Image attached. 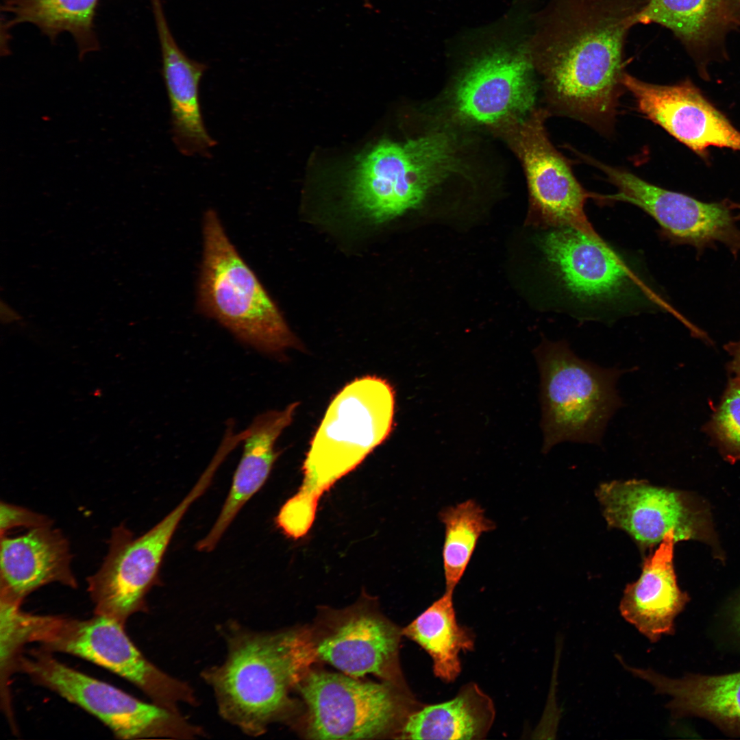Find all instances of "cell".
Returning a JSON list of instances; mask_svg holds the SVG:
<instances>
[{
    "label": "cell",
    "mask_w": 740,
    "mask_h": 740,
    "mask_svg": "<svg viewBox=\"0 0 740 740\" xmlns=\"http://www.w3.org/2000/svg\"><path fill=\"white\" fill-rule=\"evenodd\" d=\"M649 682L656 693L671 697L667 707L676 716L706 718L740 734V671L722 675L689 674L671 678L650 669L624 665Z\"/></svg>",
    "instance_id": "23"
},
{
    "label": "cell",
    "mask_w": 740,
    "mask_h": 740,
    "mask_svg": "<svg viewBox=\"0 0 740 740\" xmlns=\"http://www.w3.org/2000/svg\"><path fill=\"white\" fill-rule=\"evenodd\" d=\"M203 241L199 312L258 351L279 354L298 347L299 342L276 304L240 256L212 209L204 216Z\"/></svg>",
    "instance_id": "4"
},
{
    "label": "cell",
    "mask_w": 740,
    "mask_h": 740,
    "mask_svg": "<svg viewBox=\"0 0 740 740\" xmlns=\"http://www.w3.org/2000/svg\"><path fill=\"white\" fill-rule=\"evenodd\" d=\"M622 83L641 114L702 159L711 147L740 151V132L690 79L661 85L625 73Z\"/></svg>",
    "instance_id": "16"
},
{
    "label": "cell",
    "mask_w": 740,
    "mask_h": 740,
    "mask_svg": "<svg viewBox=\"0 0 740 740\" xmlns=\"http://www.w3.org/2000/svg\"><path fill=\"white\" fill-rule=\"evenodd\" d=\"M460 71L450 108L460 123L494 127L503 133L536 108V71L528 39L493 40Z\"/></svg>",
    "instance_id": "8"
},
{
    "label": "cell",
    "mask_w": 740,
    "mask_h": 740,
    "mask_svg": "<svg viewBox=\"0 0 740 740\" xmlns=\"http://www.w3.org/2000/svg\"><path fill=\"white\" fill-rule=\"evenodd\" d=\"M455 137L447 132L379 142L354 169L352 206L378 224L417 208L432 188L461 170Z\"/></svg>",
    "instance_id": "6"
},
{
    "label": "cell",
    "mask_w": 740,
    "mask_h": 740,
    "mask_svg": "<svg viewBox=\"0 0 740 740\" xmlns=\"http://www.w3.org/2000/svg\"><path fill=\"white\" fill-rule=\"evenodd\" d=\"M395 404L391 384L375 376L354 380L334 397L310 443L301 485L276 517L278 526L287 536L298 539L306 535L322 495L388 437Z\"/></svg>",
    "instance_id": "2"
},
{
    "label": "cell",
    "mask_w": 740,
    "mask_h": 740,
    "mask_svg": "<svg viewBox=\"0 0 740 740\" xmlns=\"http://www.w3.org/2000/svg\"><path fill=\"white\" fill-rule=\"evenodd\" d=\"M399 635L376 615L356 612L319 639L314 653L349 676L373 674L401 683L398 664Z\"/></svg>",
    "instance_id": "19"
},
{
    "label": "cell",
    "mask_w": 740,
    "mask_h": 740,
    "mask_svg": "<svg viewBox=\"0 0 740 740\" xmlns=\"http://www.w3.org/2000/svg\"><path fill=\"white\" fill-rule=\"evenodd\" d=\"M495 717L493 700L475 682L463 685L452 699L422 706L406 719L404 739L476 740L484 739Z\"/></svg>",
    "instance_id": "24"
},
{
    "label": "cell",
    "mask_w": 740,
    "mask_h": 740,
    "mask_svg": "<svg viewBox=\"0 0 740 740\" xmlns=\"http://www.w3.org/2000/svg\"><path fill=\"white\" fill-rule=\"evenodd\" d=\"M541 374L543 452L563 441L599 443L621 406V373L577 356L565 341L543 342L534 352Z\"/></svg>",
    "instance_id": "7"
},
{
    "label": "cell",
    "mask_w": 740,
    "mask_h": 740,
    "mask_svg": "<svg viewBox=\"0 0 740 740\" xmlns=\"http://www.w3.org/2000/svg\"><path fill=\"white\" fill-rule=\"evenodd\" d=\"M206 468L182 502L160 522L135 537L123 523L114 527L108 552L97 571L87 578L95 615L125 626L128 618L143 609L145 597L158 579L169 543L190 506L207 490L214 476Z\"/></svg>",
    "instance_id": "9"
},
{
    "label": "cell",
    "mask_w": 740,
    "mask_h": 740,
    "mask_svg": "<svg viewBox=\"0 0 740 740\" xmlns=\"http://www.w3.org/2000/svg\"><path fill=\"white\" fill-rule=\"evenodd\" d=\"M734 1H735V3H736L737 8H738L739 12V14H740V0H734Z\"/></svg>",
    "instance_id": "34"
},
{
    "label": "cell",
    "mask_w": 740,
    "mask_h": 740,
    "mask_svg": "<svg viewBox=\"0 0 740 740\" xmlns=\"http://www.w3.org/2000/svg\"><path fill=\"white\" fill-rule=\"evenodd\" d=\"M300 691L308 708V735L314 739L374 738L419 709L388 685L338 674L310 672Z\"/></svg>",
    "instance_id": "12"
},
{
    "label": "cell",
    "mask_w": 740,
    "mask_h": 740,
    "mask_svg": "<svg viewBox=\"0 0 740 740\" xmlns=\"http://www.w3.org/2000/svg\"><path fill=\"white\" fill-rule=\"evenodd\" d=\"M737 219L738 221H740V204L737 205Z\"/></svg>",
    "instance_id": "33"
},
{
    "label": "cell",
    "mask_w": 740,
    "mask_h": 740,
    "mask_svg": "<svg viewBox=\"0 0 740 740\" xmlns=\"http://www.w3.org/2000/svg\"><path fill=\"white\" fill-rule=\"evenodd\" d=\"M21 622L25 643H38L46 651L74 655L108 669L136 686L154 703L168 708L170 701L187 697L182 695L187 689L150 663L124 626L114 619L99 615L79 619L23 611Z\"/></svg>",
    "instance_id": "10"
},
{
    "label": "cell",
    "mask_w": 740,
    "mask_h": 740,
    "mask_svg": "<svg viewBox=\"0 0 740 740\" xmlns=\"http://www.w3.org/2000/svg\"><path fill=\"white\" fill-rule=\"evenodd\" d=\"M366 5H369V0H364Z\"/></svg>",
    "instance_id": "35"
},
{
    "label": "cell",
    "mask_w": 740,
    "mask_h": 740,
    "mask_svg": "<svg viewBox=\"0 0 740 740\" xmlns=\"http://www.w3.org/2000/svg\"><path fill=\"white\" fill-rule=\"evenodd\" d=\"M703 431L722 455L735 463L740 459V381L730 378Z\"/></svg>",
    "instance_id": "28"
},
{
    "label": "cell",
    "mask_w": 740,
    "mask_h": 740,
    "mask_svg": "<svg viewBox=\"0 0 740 740\" xmlns=\"http://www.w3.org/2000/svg\"><path fill=\"white\" fill-rule=\"evenodd\" d=\"M14 671L54 691L90 713L121 739L169 735L171 715L167 708L141 701L125 691L75 670L43 649L20 654Z\"/></svg>",
    "instance_id": "13"
},
{
    "label": "cell",
    "mask_w": 740,
    "mask_h": 740,
    "mask_svg": "<svg viewBox=\"0 0 740 740\" xmlns=\"http://www.w3.org/2000/svg\"><path fill=\"white\" fill-rule=\"evenodd\" d=\"M648 1H551L528 38L549 113L613 136L625 90L626 36Z\"/></svg>",
    "instance_id": "1"
},
{
    "label": "cell",
    "mask_w": 740,
    "mask_h": 740,
    "mask_svg": "<svg viewBox=\"0 0 740 740\" xmlns=\"http://www.w3.org/2000/svg\"><path fill=\"white\" fill-rule=\"evenodd\" d=\"M453 593L445 591L402 630L430 656L434 676L445 682L460 675V652L472 651L475 645L471 630L458 623Z\"/></svg>",
    "instance_id": "26"
},
{
    "label": "cell",
    "mask_w": 740,
    "mask_h": 740,
    "mask_svg": "<svg viewBox=\"0 0 740 740\" xmlns=\"http://www.w3.org/2000/svg\"><path fill=\"white\" fill-rule=\"evenodd\" d=\"M580 159L602 171L617 189L603 195V203L622 201L632 204L651 216L659 225L661 236L673 245L693 247L699 258L717 243L728 248L733 257L740 252V229L732 206L726 199L704 202L688 195L651 184L631 171L613 166L582 153Z\"/></svg>",
    "instance_id": "11"
},
{
    "label": "cell",
    "mask_w": 740,
    "mask_h": 740,
    "mask_svg": "<svg viewBox=\"0 0 740 740\" xmlns=\"http://www.w3.org/2000/svg\"><path fill=\"white\" fill-rule=\"evenodd\" d=\"M314 654L301 635L240 634L210 674L223 717L249 735L263 732L285 708L288 691Z\"/></svg>",
    "instance_id": "5"
},
{
    "label": "cell",
    "mask_w": 740,
    "mask_h": 740,
    "mask_svg": "<svg viewBox=\"0 0 740 740\" xmlns=\"http://www.w3.org/2000/svg\"><path fill=\"white\" fill-rule=\"evenodd\" d=\"M20 319L21 317L15 310L3 301L1 302V320L3 323H12Z\"/></svg>",
    "instance_id": "31"
},
{
    "label": "cell",
    "mask_w": 740,
    "mask_h": 740,
    "mask_svg": "<svg viewBox=\"0 0 740 740\" xmlns=\"http://www.w3.org/2000/svg\"><path fill=\"white\" fill-rule=\"evenodd\" d=\"M52 523L49 517L27 508L3 501L0 503L1 536L15 528L24 527L30 530L52 526Z\"/></svg>",
    "instance_id": "29"
},
{
    "label": "cell",
    "mask_w": 740,
    "mask_h": 740,
    "mask_svg": "<svg viewBox=\"0 0 740 740\" xmlns=\"http://www.w3.org/2000/svg\"><path fill=\"white\" fill-rule=\"evenodd\" d=\"M297 403L257 416L248 427L241 459L221 510L208 533L197 543L199 552L213 550L243 506L262 488L279 456L275 444L291 423Z\"/></svg>",
    "instance_id": "22"
},
{
    "label": "cell",
    "mask_w": 740,
    "mask_h": 740,
    "mask_svg": "<svg viewBox=\"0 0 740 740\" xmlns=\"http://www.w3.org/2000/svg\"><path fill=\"white\" fill-rule=\"evenodd\" d=\"M724 348L732 358L727 365L730 378L740 381V339L728 343L724 345Z\"/></svg>",
    "instance_id": "30"
},
{
    "label": "cell",
    "mask_w": 740,
    "mask_h": 740,
    "mask_svg": "<svg viewBox=\"0 0 740 740\" xmlns=\"http://www.w3.org/2000/svg\"><path fill=\"white\" fill-rule=\"evenodd\" d=\"M549 114L547 110L535 108L503 133L522 163L532 208L550 227L569 226L600 238L584 211L587 200L597 201L599 194L582 186L569 160L552 145L545 125Z\"/></svg>",
    "instance_id": "15"
},
{
    "label": "cell",
    "mask_w": 740,
    "mask_h": 740,
    "mask_svg": "<svg viewBox=\"0 0 740 740\" xmlns=\"http://www.w3.org/2000/svg\"><path fill=\"white\" fill-rule=\"evenodd\" d=\"M595 495L608 526L626 532L644 558L671 530L676 542L712 541L706 514L684 493L632 479L602 483Z\"/></svg>",
    "instance_id": "14"
},
{
    "label": "cell",
    "mask_w": 740,
    "mask_h": 740,
    "mask_svg": "<svg viewBox=\"0 0 740 740\" xmlns=\"http://www.w3.org/2000/svg\"><path fill=\"white\" fill-rule=\"evenodd\" d=\"M675 533H666L658 547L643 560L639 579L626 585L621 616L652 643L673 634L675 619L689 600L678 584L674 567Z\"/></svg>",
    "instance_id": "20"
},
{
    "label": "cell",
    "mask_w": 740,
    "mask_h": 740,
    "mask_svg": "<svg viewBox=\"0 0 740 740\" xmlns=\"http://www.w3.org/2000/svg\"><path fill=\"white\" fill-rule=\"evenodd\" d=\"M0 598L21 604L41 587L58 582L77 587L67 539L51 526L21 536H1Z\"/></svg>",
    "instance_id": "18"
},
{
    "label": "cell",
    "mask_w": 740,
    "mask_h": 740,
    "mask_svg": "<svg viewBox=\"0 0 740 740\" xmlns=\"http://www.w3.org/2000/svg\"><path fill=\"white\" fill-rule=\"evenodd\" d=\"M539 243L565 312L586 319L634 313L643 307L675 312L602 237L554 226Z\"/></svg>",
    "instance_id": "3"
},
{
    "label": "cell",
    "mask_w": 740,
    "mask_h": 740,
    "mask_svg": "<svg viewBox=\"0 0 740 740\" xmlns=\"http://www.w3.org/2000/svg\"><path fill=\"white\" fill-rule=\"evenodd\" d=\"M99 0H3L1 23L5 36L21 24L37 27L54 42L67 33L73 38L80 60L100 49L95 29Z\"/></svg>",
    "instance_id": "25"
},
{
    "label": "cell",
    "mask_w": 740,
    "mask_h": 740,
    "mask_svg": "<svg viewBox=\"0 0 740 740\" xmlns=\"http://www.w3.org/2000/svg\"><path fill=\"white\" fill-rule=\"evenodd\" d=\"M652 23L670 29L708 79L707 65L721 56L726 34L740 25V14L734 0H648L636 23Z\"/></svg>",
    "instance_id": "21"
},
{
    "label": "cell",
    "mask_w": 740,
    "mask_h": 740,
    "mask_svg": "<svg viewBox=\"0 0 740 740\" xmlns=\"http://www.w3.org/2000/svg\"><path fill=\"white\" fill-rule=\"evenodd\" d=\"M735 624L740 632V604L737 606L735 614Z\"/></svg>",
    "instance_id": "32"
},
{
    "label": "cell",
    "mask_w": 740,
    "mask_h": 740,
    "mask_svg": "<svg viewBox=\"0 0 740 740\" xmlns=\"http://www.w3.org/2000/svg\"><path fill=\"white\" fill-rule=\"evenodd\" d=\"M160 46L162 73L169 96L173 143L183 155L208 156L216 141L202 117L199 86L207 65L190 58L169 26L162 0H149Z\"/></svg>",
    "instance_id": "17"
},
{
    "label": "cell",
    "mask_w": 740,
    "mask_h": 740,
    "mask_svg": "<svg viewBox=\"0 0 740 740\" xmlns=\"http://www.w3.org/2000/svg\"><path fill=\"white\" fill-rule=\"evenodd\" d=\"M445 528L442 551L445 591H454L471 560L480 536L496 526L474 500L445 507L439 514Z\"/></svg>",
    "instance_id": "27"
}]
</instances>
